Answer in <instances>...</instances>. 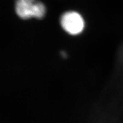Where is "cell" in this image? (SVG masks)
I'll list each match as a JSON object with an SVG mask.
<instances>
[{"mask_svg":"<svg viewBox=\"0 0 123 123\" xmlns=\"http://www.w3.org/2000/svg\"><path fill=\"white\" fill-rule=\"evenodd\" d=\"M14 7L16 14L22 19H41L46 13L44 4L37 0H16Z\"/></svg>","mask_w":123,"mask_h":123,"instance_id":"obj_1","label":"cell"},{"mask_svg":"<svg viewBox=\"0 0 123 123\" xmlns=\"http://www.w3.org/2000/svg\"><path fill=\"white\" fill-rule=\"evenodd\" d=\"M60 24L64 31L74 36L79 35L85 28L83 17L75 11H67L63 13L60 18Z\"/></svg>","mask_w":123,"mask_h":123,"instance_id":"obj_2","label":"cell"},{"mask_svg":"<svg viewBox=\"0 0 123 123\" xmlns=\"http://www.w3.org/2000/svg\"><path fill=\"white\" fill-rule=\"evenodd\" d=\"M60 54H61V56L64 59H66L67 57V54L65 51H61V53H60Z\"/></svg>","mask_w":123,"mask_h":123,"instance_id":"obj_3","label":"cell"}]
</instances>
